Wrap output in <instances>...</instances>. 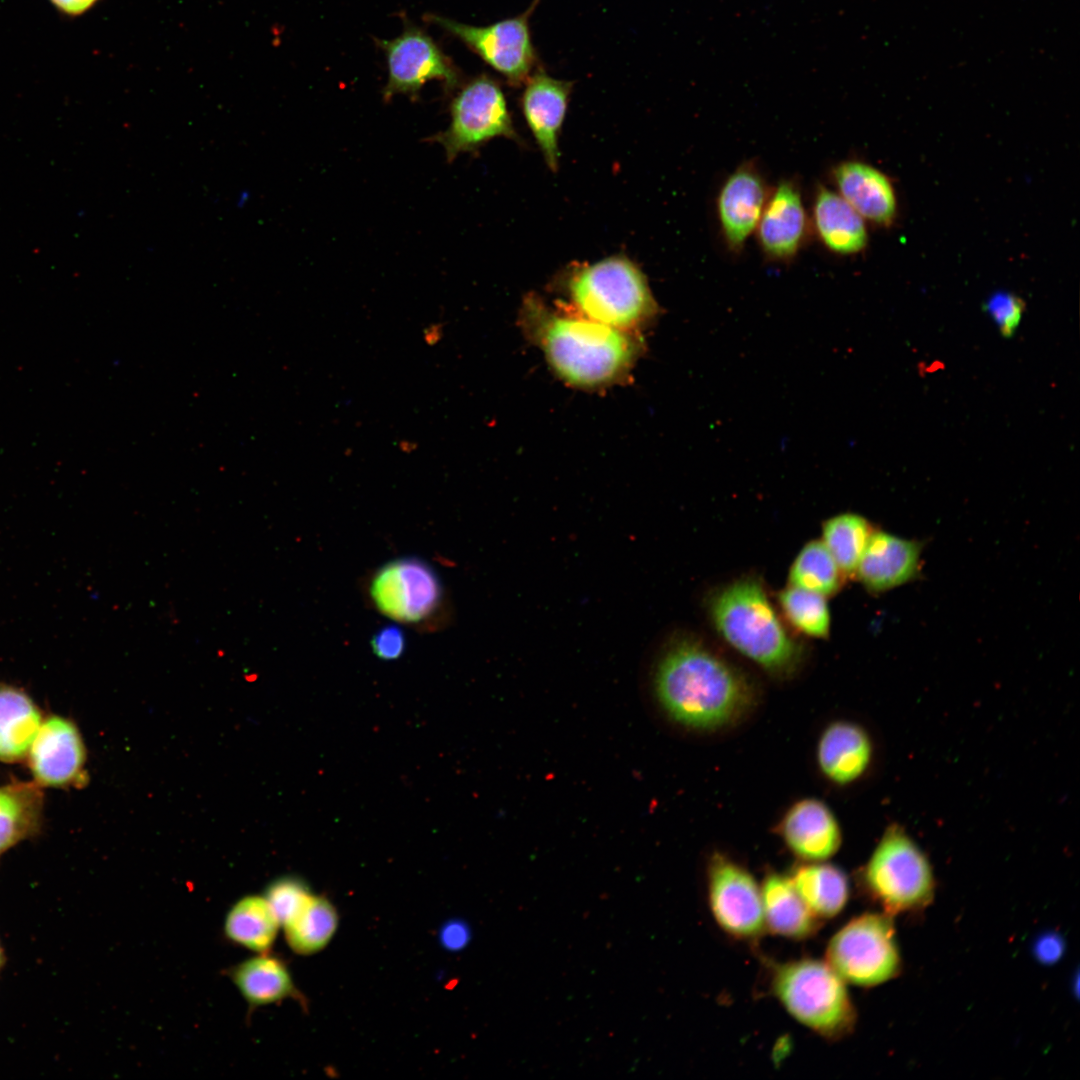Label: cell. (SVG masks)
Wrapping results in <instances>:
<instances>
[{
    "label": "cell",
    "mask_w": 1080,
    "mask_h": 1080,
    "mask_svg": "<svg viewBox=\"0 0 1080 1080\" xmlns=\"http://www.w3.org/2000/svg\"><path fill=\"white\" fill-rule=\"evenodd\" d=\"M665 715L690 731L714 733L744 720L757 704L748 674L700 638L680 633L661 649L652 678Z\"/></svg>",
    "instance_id": "obj_1"
},
{
    "label": "cell",
    "mask_w": 1080,
    "mask_h": 1080,
    "mask_svg": "<svg viewBox=\"0 0 1080 1080\" xmlns=\"http://www.w3.org/2000/svg\"><path fill=\"white\" fill-rule=\"evenodd\" d=\"M520 319L552 370L574 387L595 389L617 383L641 352L642 342L635 332L593 321L564 304L552 308L536 295L526 297Z\"/></svg>",
    "instance_id": "obj_2"
},
{
    "label": "cell",
    "mask_w": 1080,
    "mask_h": 1080,
    "mask_svg": "<svg viewBox=\"0 0 1080 1080\" xmlns=\"http://www.w3.org/2000/svg\"><path fill=\"white\" fill-rule=\"evenodd\" d=\"M708 615L735 651L777 679L793 677L805 660L803 644L787 629L759 578L742 576L714 590Z\"/></svg>",
    "instance_id": "obj_3"
},
{
    "label": "cell",
    "mask_w": 1080,
    "mask_h": 1080,
    "mask_svg": "<svg viewBox=\"0 0 1080 1080\" xmlns=\"http://www.w3.org/2000/svg\"><path fill=\"white\" fill-rule=\"evenodd\" d=\"M563 288L570 309L620 330L636 332L659 312L646 276L623 255L573 266L563 278Z\"/></svg>",
    "instance_id": "obj_4"
},
{
    "label": "cell",
    "mask_w": 1080,
    "mask_h": 1080,
    "mask_svg": "<svg viewBox=\"0 0 1080 1080\" xmlns=\"http://www.w3.org/2000/svg\"><path fill=\"white\" fill-rule=\"evenodd\" d=\"M771 991L800 1024L826 1040L853 1031L856 1011L845 982L826 963L805 958L777 964Z\"/></svg>",
    "instance_id": "obj_5"
},
{
    "label": "cell",
    "mask_w": 1080,
    "mask_h": 1080,
    "mask_svg": "<svg viewBox=\"0 0 1080 1080\" xmlns=\"http://www.w3.org/2000/svg\"><path fill=\"white\" fill-rule=\"evenodd\" d=\"M860 881L866 894L890 916L926 907L935 891L926 854L896 823L884 831L860 872Z\"/></svg>",
    "instance_id": "obj_6"
},
{
    "label": "cell",
    "mask_w": 1080,
    "mask_h": 1080,
    "mask_svg": "<svg viewBox=\"0 0 1080 1080\" xmlns=\"http://www.w3.org/2000/svg\"><path fill=\"white\" fill-rule=\"evenodd\" d=\"M826 963L844 981L872 987L894 978L901 957L892 916L865 913L851 919L830 939Z\"/></svg>",
    "instance_id": "obj_7"
},
{
    "label": "cell",
    "mask_w": 1080,
    "mask_h": 1080,
    "mask_svg": "<svg viewBox=\"0 0 1080 1080\" xmlns=\"http://www.w3.org/2000/svg\"><path fill=\"white\" fill-rule=\"evenodd\" d=\"M367 594L379 613L411 626L434 624L446 601L439 574L416 556L399 557L375 569Z\"/></svg>",
    "instance_id": "obj_8"
},
{
    "label": "cell",
    "mask_w": 1080,
    "mask_h": 1080,
    "mask_svg": "<svg viewBox=\"0 0 1080 1080\" xmlns=\"http://www.w3.org/2000/svg\"><path fill=\"white\" fill-rule=\"evenodd\" d=\"M446 130L430 137L452 162L461 153L477 152L490 140L503 137L521 144L501 86L488 75L466 82L450 103Z\"/></svg>",
    "instance_id": "obj_9"
},
{
    "label": "cell",
    "mask_w": 1080,
    "mask_h": 1080,
    "mask_svg": "<svg viewBox=\"0 0 1080 1080\" xmlns=\"http://www.w3.org/2000/svg\"><path fill=\"white\" fill-rule=\"evenodd\" d=\"M707 900L721 930L741 941H754L766 928L760 886L740 863L721 852L709 858Z\"/></svg>",
    "instance_id": "obj_10"
},
{
    "label": "cell",
    "mask_w": 1080,
    "mask_h": 1080,
    "mask_svg": "<svg viewBox=\"0 0 1080 1080\" xmlns=\"http://www.w3.org/2000/svg\"><path fill=\"white\" fill-rule=\"evenodd\" d=\"M537 1L521 15L488 26H471L442 16L429 19L461 40L514 86L524 84L534 72L536 54L532 45L529 18Z\"/></svg>",
    "instance_id": "obj_11"
},
{
    "label": "cell",
    "mask_w": 1080,
    "mask_h": 1080,
    "mask_svg": "<svg viewBox=\"0 0 1080 1080\" xmlns=\"http://www.w3.org/2000/svg\"><path fill=\"white\" fill-rule=\"evenodd\" d=\"M388 67V80L383 90L385 101L397 94L416 98L429 81H440L448 91L461 84V74L451 59L433 38L421 28L407 25L391 40H381Z\"/></svg>",
    "instance_id": "obj_12"
},
{
    "label": "cell",
    "mask_w": 1080,
    "mask_h": 1080,
    "mask_svg": "<svg viewBox=\"0 0 1080 1080\" xmlns=\"http://www.w3.org/2000/svg\"><path fill=\"white\" fill-rule=\"evenodd\" d=\"M812 232L799 184L782 179L770 190L755 229L759 248L771 262L789 263Z\"/></svg>",
    "instance_id": "obj_13"
},
{
    "label": "cell",
    "mask_w": 1080,
    "mask_h": 1080,
    "mask_svg": "<svg viewBox=\"0 0 1080 1080\" xmlns=\"http://www.w3.org/2000/svg\"><path fill=\"white\" fill-rule=\"evenodd\" d=\"M770 190L753 161L743 162L722 183L716 197L720 234L733 254H739L755 232Z\"/></svg>",
    "instance_id": "obj_14"
},
{
    "label": "cell",
    "mask_w": 1080,
    "mask_h": 1080,
    "mask_svg": "<svg viewBox=\"0 0 1080 1080\" xmlns=\"http://www.w3.org/2000/svg\"><path fill=\"white\" fill-rule=\"evenodd\" d=\"M31 772L39 785L67 787L83 784L86 750L73 722L53 716L45 720L28 752Z\"/></svg>",
    "instance_id": "obj_15"
},
{
    "label": "cell",
    "mask_w": 1080,
    "mask_h": 1080,
    "mask_svg": "<svg viewBox=\"0 0 1080 1080\" xmlns=\"http://www.w3.org/2000/svg\"><path fill=\"white\" fill-rule=\"evenodd\" d=\"M521 108L548 168L559 167V135L567 112L572 83L537 70L524 83Z\"/></svg>",
    "instance_id": "obj_16"
},
{
    "label": "cell",
    "mask_w": 1080,
    "mask_h": 1080,
    "mask_svg": "<svg viewBox=\"0 0 1080 1080\" xmlns=\"http://www.w3.org/2000/svg\"><path fill=\"white\" fill-rule=\"evenodd\" d=\"M776 832L791 853L806 862L829 859L842 843L838 819L830 807L817 798L794 802L780 819Z\"/></svg>",
    "instance_id": "obj_17"
},
{
    "label": "cell",
    "mask_w": 1080,
    "mask_h": 1080,
    "mask_svg": "<svg viewBox=\"0 0 1080 1080\" xmlns=\"http://www.w3.org/2000/svg\"><path fill=\"white\" fill-rule=\"evenodd\" d=\"M875 758L869 732L851 720L829 723L819 735L816 763L822 776L837 786H849L864 778Z\"/></svg>",
    "instance_id": "obj_18"
},
{
    "label": "cell",
    "mask_w": 1080,
    "mask_h": 1080,
    "mask_svg": "<svg viewBox=\"0 0 1080 1080\" xmlns=\"http://www.w3.org/2000/svg\"><path fill=\"white\" fill-rule=\"evenodd\" d=\"M836 192L865 220L889 227L897 215V197L889 177L860 160H844L831 169Z\"/></svg>",
    "instance_id": "obj_19"
},
{
    "label": "cell",
    "mask_w": 1080,
    "mask_h": 1080,
    "mask_svg": "<svg viewBox=\"0 0 1080 1080\" xmlns=\"http://www.w3.org/2000/svg\"><path fill=\"white\" fill-rule=\"evenodd\" d=\"M920 563V545L884 531H873L855 576L870 592H884L911 580Z\"/></svg>",
    "instance_id": "obj_20"
},
{
    "label": "cell",
    "mask_w": 1080,
    "mask_h": 1080,
    "mask_svg": "<svg viewBox=\"0 0 1080 1080\" xmlns=\"http://www.w3.org/2000/svg\"><path fill=\"white\" fill-rule=\"evenodd\" d=\"M811 228L829 252L850 256L868 244L866 221L836 192L817 185L811 211Z\"/></svg>",
    "instance_id": "obj_21"
},
{
    "label": "cell",
    "mask_w": 1080,
    "mask_h": 1080,
    "mask_svg": "<svg viewBox=\"0 0 1080 1080\" xmlns=\"http://www.w3.org/2000/svg\"><path fill=\"white\" fill-rule=\"evenodd\" d=\"M760 891L766 930L792 940L807 939L816 933L820 920L802 901L789 876L767 873Z\"/></svg>",
    "instance_id": "obj_22"
},
{
    "label": "cell",
    "mask_w": 1080,
    "mask_h": 1080,
    "mask_svg": "<svg viewBox=\"0 0 1080 1080\" xmlns=\"http://www.w3.org/2000/svg\"><path fill=\"white\" fill-rule=\"evenodd\" d=\"M789 878L798 895L820 921L838 915L849 899V881L836 865L823 861L796 866Z\"/></svg>",
    "instance_id": "obj_23"
},
{
    "label": "cell",
    "mask_w": 1080,
    "mask_h": 1080,
    "mask_svg": "<svg viewBox=\"0 0 1080 1080\" xmlns=\"http://www.w3.org/2000/svg\"><path fill=\"white\" fill-rule=\"evenodd\" d=\"M228 976L251 1008L279 1002L295 993L286 964L269 952L236 964Z\"/></svg>",
    "instance_id": "obj_24"
},
{
    "label": "cell",
    "mask_w": 1080,
    "mask_h": 1080,
    "mask_svg": "<svg viewBox=\"0 0 1080 1080\" xmlns=\"http://www.w3.org/2000/svg\"><path fill=\"white\" fill-rule=\"evenodd\" d=\"M41 724L39 709L24 691L0 684V760L18 762L28 755Z\"/></svg>",
    "instance_id": "obj_25"
},
{
    "label": "cell",
    "mask_w": 1080,
    "mask_h": 1080,
    "mask_svg": "<svg viewBox=\"0 0 1080 1080\" xmlns=\"http://www.w3.org/2000/svg\"><path fill=\"white\" fill-rule=\"evenodd\" d=\"M280 923L264 896L247 895L238 899L224 920V935L234 944L250 951H270Z\"/></svg>",
    "instance_id": "obj_26"
},
{
    "label": "cell",
    "mask_w": 1080,
    "mask_h": 1080,
    "mask_svg": "<svg viewBox=\"0 0 1080 1080\" xmlns=\"http://www.w3.org/2000/svg\"><path fill=\"white\" fill-rule=\"evenodd\" d=\"M42 810V794L31 783L0 786V854L35 832Z\"/></svg>",
    "instance_id": "obj_27"
},
{
    "label": "cell",
    "mask_w": 1080,
    "mask_h": 1080,
    "mask_svg": "<svg viewBox=\"0 0 1080 1080\" xmlns=\"http://www.w3.org/2000/svg\"><path fill=\"white\" fill-rule=\"evenodd\" d=\"M337 920L332 904L311 894L296 915L283 925L287 943L295 953L318 952L333 936Z\"/></svg>",
    "instance_id": "obj_28"
},
{
    "label": "cell",
    "mask_w": 1080,
    "mask_h": 1080,
    "mask_svg": "<svg viewBox=\"0 0 1080 1080\" xmlns=\"http://www.w3.org/2000/svg\"><path fill=\"white\" fill-rule=\"evenodd\" d=\"M873 531L866 518L851 512L837 514L823 523L821 541L845 578L855 576L860 558Z\"/></svg>",
    "instance_id": "obj_29"
},
{
    "label": "cell",
    "mask_w": 1080,
    "mask_h": 1080,
    "mask_svg": "<svg viewBox=\"0 0 1080 1080\" xmlns=\"http://www.w3.org/2000/svg\"><path fill=\"white\" fill-rule=\"evenodd\" d=\"M845 577L821 540L806 543L795 557L788 574L789 585L825 597L836 594Z\"/></svg>",
    "instance_id": "obj_30"
},
{
    "label": "cell",
    "mask_w": 1080,
    "mask_h": 1080,
    "mask_svg": "<svg viewBox=\"0 0 1080 1080\" xmlns=\"http://www.w3.org/2000/svg\"><path fill=\"white\" fill-rule=\"evenodd\" d=\"M827 597L788 585L777 596L783 617L798 632L812 638L829 636L831 617Z\"/></svg>",
    "instance_id": "obj_31"
},
{
    "label": "cell",
    "mask_w": 1080,
    "mask_h": 1080,
    "mask_svg": "<svg viewBox=\"0 0 1080 1080\" xmlns=\"http://www.w3.org/2000/svg\"><path fill=\"white\" fill-rule=\"evenodd\" d=\"M310 895L302 881L285 877L273 881L263 896L283 926L296 915Z\"/></svg>",
    "instance_id": "obj_32"
},
{
    "label": "cell",
    "mask_w": 1080,
    "mask_h": 1080,
    "mask_svg": "<svg viewBox=\"0 0 1080 1080\" xmlns=\"http://www.w3.org/2000/svg\"><path fill=\"white\" fill-rule=\"evenodd\" d=\"M984 311L994 320L1003 337H1012L1019 326L1025 302L1009 292H997L984 303Z\"/></svg>",
    "instance_id": "obj_33"
},
{
    "label": "cell",
    "mask_w": 1080,
    "mask_h": 1080,
    "mask_svg": "<svg viewBox=\"0 0 1080 1080\" xmlns=\"http://www.w3.org/2000/svg\"><path fill=\"white\" fill-rule=\"evenodd\" d=\"M370 645L378 658L385 661L396 660L406 649V635L399 625L388 624L375 631Z\"/></svg>",
    "instance_id": "obj_34"
},
{
    "label": "cell",
    "mask_w": 1080,
    "mask_h": 1080,
    "mask_svg": "<svg viewBox=\"0 0 1080 1080\" xmlns=\"http://www.w3.org/2000/svg\"><path fill=\"white\" fill-rule=\"evenodd\" d=\"M1065 952V941L1062 935L1055 931H1047L1040 934L1032 946L1033 956L1044 965H1052L1058 962Z\"/></svg>",
    "instance_id": "obj_35"
},
{
    "label": "cell",
    "mask_w": 1080,
    "mask_h": 1080,
    "mask_svg": "<svg viewBox=\"0 0 1080 1080\" xmlns=\"http://www.w3.org/2000/svg\"><path fill=\"white\" fill-rule=\"evenodd\" d=\"M62 14L79 16L92 8L98 0H49Z\"/></svg>",
    "instance_id": "obj_36"
},
{
    "label": "cell",
    "mask_w": 1080,
    "mask_h": 1080,
    "mask_svg": "<svg viewBox=\"0 0 1080 1080\" xmlns=\"http://www.w3.org/2000/svg\"><path fill=\"white\" fill-rule=\"evenodd\" d=\"M444 942L451 948L463 947L468 941L469 932L463 924L454 923L449 925L443 934Z\"/></svg>",
    "instance_id": "obj_37"
},
{
    "label": "cell",
    "mask_w": 1080,
    "mask_h": 1080,
    "mask_svg": "<svg viewBox=\"0 0 1080 1080\" xmlns=\"http://www.w3.org/2000/svg\"><path fill=\"white\" fill-rule=\"evenodd\" d=\"M2 962H3V954H2V950L0 948V966H1Z\"/></svg>",
    "instance_id": "obj_38"
}]
</instances>
